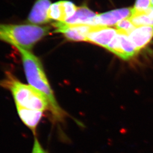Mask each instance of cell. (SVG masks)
I'll list each match as a JSON object with an SVG mask.
<instances>
[{
  "instance_id": "1",
  "label": "cell",
  "mask_w": 153,
  "mask_h": 153,
  "mask_svg": "<svg viewBox=\"0 0 153 153\" xmlns=\"http://www.w3.org/2000/svg\"><path fill=\"white\" fill-rule=\"evenodd\" d=\"M20 53L26 79L29 85L41 93L47 100L53 119L62 121L67 116L56 101L46 77L40 59L28 50L16 48Z\"/></svg>"
},
{
  "instance_id": "10",
  "label": "cell",
  "mask_w": 153,
  "mask_h": 153,
  "mask_svg": "<svg viewBox=\"0 0 153 153\" xmlns=\"http://www.w3.org/2000/svg\"><path fill=\"white\" fill-rule=\"evenodd\" d=\"M97 16L95 13L84 4L78 7L74 15L63 22L70 25H87L94 26V19Z\"/></svg>"
},
{
  "instance_id": "11",
  "label": "cell",
  "mask_w": 153,
  "mask_h": 153,
  "mask_svg": "<svg viewBox=\"0 0 153 153\" xmlns=\"http://www.w3.org/2000/svg\"><path fill=\"white\" fill-rule=\"evenodd\" d=\"M117 33L119 36L121 48L125 56L126 60L129 59L137 53V51H136L133 44L127 37V34L118 32Z\"/></svg>"
},
{
  "instance_id": "9",
  "label": "cell",
  "mask_w": 153,
  "mask_h": 153,
  "mask_svg": "<svg viewBox=\"0 0 153 153\" xmlns=\"http://www.w3.org/2000/svg\"><path fill=\"white\" fill-rule=\"evenodd\" d=\"M17 114L22 123L36 134L38 126L44 116L43 111L24 108L16 105Z\"/></svg>"
},
{
  "instance_id": "14",
  "label": "cell",
  "mask_w": 153,
  "mask_h": 153,
  "mask_svg": "<svg viewBox=\"0 0 153 153\" xmlns=\"http://www.w3.org/2000/svg\"><path fill=\"white\" fill-rule=\"evenodd\" d=\"M117 32L129 35L136 28V27L131 22L129 17L125 19L115 25Z\"/></svg>"
},
{
  "instance_id": "2",
  "label": "cell",
  "mask_w": 153,
  "mask_h": 153,
  "mask_svg": "<svg viewBox=\"0 0 153 153\" xmlns=\"http://www.w3.org/2000/svg\"><path fill=\"white\" fill-rule=\"evenodd\" d=\"M49 26L24 24L0 23V40L29 51L41 39L48 34Z\"/></svg>"
},
{
  "instance_id": "8",
  "label": "cell",
  "mask_w": 153,
  "mask_h": 153,
  "mask_svg": "<svg viewBox=\"0 0 153 153\" xmlns=\"http://www.w3.org/2000/svg\"><path fill=\"white\" fill-rule=\"evenodd\" d=\"M153 37V26L138 27L129 34V39L137 52L145 47Z\"/></svg>"
},
{
  "instance_id": "16",
  "label": "cell",
  "mask_w": 153,
  "mask_h": 153,
  "mask_svg": "<svg viewBox=\"0 0 153 153\" xmlns=\"http://www.w3.org/2000/svg\"><path fill=\"white\" fill-rule=\"evenodd\" d=\"M152 7L151 0H136L132 10V15L145 13Z\"/></svg>"
},
{
  "instance_id": "6",
  "label": "cell",
  "mask_w": 153,
  "mask_h": 153,
  "mask_svg": "<svg viewBox=\"0 0 153 153\" xmlns=\"http://www.w3.org/2000/svg\"><path fill=\"white\" fill-rule=\"evenodd\" d=\"M51 5L50 0H36L27 19L28 24L39 25L50 22L48 13Z\"/></svg>"
},
{
  "instance_id": "7",
  "label": "cell",
  "mask_w": 153,
  "mask_h": 153,
  "mask_svg": "<svg viewBox=\"0 0 153 153\" xmlns=\"http://www.w3.org/2000/svg\"><path fill=\"white\" fill-rule=\"evenodd\" d=\"M116 33L117 30L113 28L92 26V29L87 35V42L106 48Z\"/></svg>"
},
{
  "instance_id": "13",
  "label": "cell",
  "mask_w": 153,
  "mask_h": 153,
  "mask_svg": "<svg viewBox=\"0 0 153 153\" xmlns=\"http://www.w3.org/2000/svg\"><path fill=\"white\" fill-rule=\"evenodd\" d=\"M62 19L61 22H65L68 18L71 17L75 13L78 7L72 1H60Z\"/></svg>"
},
{
  "instance_id": "17",
  "label": "cell",
  "mask_w": 153,
  "mask_h": 153,
  "mask_svg": "<svg viewBox=\"0 0 153 153\" xmlns=\"http://www.w3.org/2000/svg\"><path fill=\"white\" fill-rule=\"evenodd\" d=\"M32 153H48L40 144L39 140L35 137Z\"/></svg>"
},
{
  "instance_id": "5",
  "label": "cell",
  "mask_w": 153,
  "mask_h": 153,
  "mask_svg": "<svg viewBox=\"0 0 153 153\" xmlns=\"http://www.w3.org/2000/svg\"><path fill=\"white\" fill-rule=\"evenodd\" d=\"M132 8H122L97 15L94 19V26L107 27L116 25L125 19L131 17Z\"/></svg>"
},
{
  "instance_id": "12",
  "label": "cell",
  "mask_w": 153,
  "mask_h": 153,
  "mask_svg": "<svg viewBox=\"0 0 153 153\" xmlns=\"http://www.w3.org/2000/svg\"><path fill=\"white\" fill-rule=\"evenodd\" d=\"M129 19L136 27L144 26L153 27V19L148 15L147 12L132 15Z\"/></svg>"
},
{
  "instance_id": "3",
  "label": "cell",
  "mask_w": 153,
  "mask_h": 153,
  "mask_svg": "<svg viewBox=\"0 0 153 153\" xmlns=\"http://www.w3.org/2000/svg\"><path fill=\"white\" fill-rule=\"evenodd\" d=\"M0 85L10 91L16 105L43 112L50 111L49 103L41 93L31 85L20 82L10 72L6 74Z\"/></svg>"
},
{
  "instance_id": "18",
  "label": "cell",
  "mask_w": 153,
  "mask_h": 153,
  "mask_svg": "<svg viewBox=\"0 0 153 153\" xmlns=\"http://www.w3.org/2000/svg\"><path fill=\"white\" fill-rule=\"evenodd\" d=\"M151 5L153 7V0H151Z\"/></svg>"
},
{
  "instance_id": "4",
  "label": "cell",
  "mask_w": 153,
  "mask_h": 153,
  "mask_svg": "<svg viewBox=\"0 0 153 153\" xmlns=\"http://www.w3.org/2000/svg\"><path fill=\"white\" fill-rule=\"evenodd\" d=\"M52 25L56 28L55 32L62 33L68 40L74 41H87V35L92 27L87 25H70L63 22H57Z\"/></svg>"
},
{
  "instance_id": "15",
  "label": "cell",
  "mask_w": 153,
  "mask_h": 153,
  "mask_svg": "<svg viewBox=\"0 0 153 153\" xmlns=\"http://www.w3.org/2000/svg\"><path fill=\"white\" fill-rule=\"evenodd\" d=\"M48 16L50 20H56L58 22L62 21V13L60 1L51 4L48 10Z\"/></svg>"
}]
</instances>
